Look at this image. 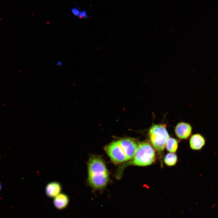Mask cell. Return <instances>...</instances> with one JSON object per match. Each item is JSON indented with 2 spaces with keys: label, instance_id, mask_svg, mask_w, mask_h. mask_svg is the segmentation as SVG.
Masks as SVG:
<instances>
[{
  "label": "cell",
  "instance_id": "obj_15",
  "mask_svg": "<svg viewBox=\"0 0 218 218\" xmlns=\"http://www.w3.org/2000/svg\"><path fill=\"white\" fill-rule=\"evenodd\" d=\"M2 189V185L1 183H0V191Z\"/></svg>",
  "mask_w": 218,
  "mask_h": 218
},
{
  "label": "cell",
  "instance_id": "obj_8",
  "mask_svg": "<svg viewBox=\"0 0 218 218\" xmlns=\"http://www.w3.org/2000/svg\"><path fill=\"white\" fill-rule=\"evenodd\" d=\"M206 140L201 135L197 134L193 135L191 137L190 144L191 148L193 150H200L205 145Z\"/></svg>",
  "mask_w": 218,
  "mask_h": 218
},
{
  "label": "cell",
  "instance_id": "obj_14",
  "mask_svg": "<svg viewBox=\"0 0 218 218\" xmlns=\"http://www.w3.org/2000/svg\"><path fill=\"white\" fill-rule=\"evenodd\" d=\"M62 64V63L61 61H58L56 63V65L58 66H61Z\"/></svg>",
  "mask_w": 218,
  "mask_h": 218
},
{
  "label": "cell",
  "instance_id": "obj_5",
  "mask_svg": "<svg viewBox=\"0 0 218 218\" xmlns=\"http://www.w3.org/2000/svg\"><path fill=\"white\" fill-rule=\"evenodd\" d=\"M124 150L128 160L134 157L137 151L138 145L135 140L131 138H124L119 140Z\"/></svg>",
  "mask_w": 218,
  "mask_h": 218
},
{
  "label": "cell",
  "instance_id": "obj_11",
  "mask_svg": "<svg viewBox=\"0 0 218 218\" xmlns=\"http://www.w3.org/2000/svg\"><path fill=\"white\" fill-rule=\"evenodd\" d=\"M164 161L165 163L168 166H172L174 165L177 161L176 155L173 153H168L165 157Z\"/></svg>",
  "mask_w": 218,
  "mask_h": 218
},
{
  "label": "cell",
  "instance_id": "obj_9",
  "mask_svg": "<svg viewBox=\"0 0 218 218\" xmlns=\"http://www.w3.org/2000/svg\"><path fill=\"white\" fill-rule=\"evenodd\" d=\"M69 198L65 193H60L54 198L53 203L55 207L59 210L65 208L69 202Z\"/></svg>",
  "mask_w": 218,
  "mask_h": 218
},
{
  "label": "cell",
  "instance_id": "obj_4",
  "mask_svg": "<svg viewBox=\"0 0 218 218\" xmlns=\"http://www.w3.org/2000/svg\"><path fill=\"white\" fill-rule=\"evenodd\" d=\"M104 149L111 160L114 163L120 164L128 160L119 140L109 144Z\"/></svg>",
  "mask_w": 218,
  "mask_h": 218
},
{
  "label": "cell",
  "instance_id": "obj_12",
  "mask_svg": "<svg viewBox=\"0 0 218 218\" xmlns=\"http://www.w3.org/2000/svg\"><path fill=\"white\" fill-rule=\"evenodd\" d=\"M87 12L84 11L80 12L79 17L82 18H85L88 17Z\"/></svg>",
  "mask_w": 218,
  "mask_h": 218
},
{
  "label": "cell",
  "instance_id": "obj_7",
  "mask_svg": "<svg viewBox=\"0 0 218 218\" xmlns=\"http://www.w3.org/2000/svg\"><path fill=\"white\" fill-rule=\"evenodd\" d=\"M62 189L61 184L58 182L52 181L48 183L45 189L46 194L50 198H54L61 192Z\"/></svg>",
  "mask_w": 218,
  "mask_h": 218
},
{
  "label": "cell",
  "instance_id": "obj_3",
  "mask_svg": "<svg viewBox=\"0 0 218 218\" xmlns=\"http://www.w3.org/2000/svg\"><path fill=\"white\" fill-rule=\"evenodd\" d=\"M149 136L153 147L157 150H164L167 140L169 137L164 124H155L150 128Z\"/></svg>",
  "mask_w": 218,
  "mask_h": 218
},
{
  "label": "cell",
  "instance_id": "obj_13",
  "mask_svg": "<svg viewBox=\"0 0 218 218\" xmlns=\"http://www.w3.org/2000/svg\"><path fill=\"white\" fill-rule=\"evenodd\" d=\"M73 14L76 16L79 17L80 12L76 8H73L72 10Z\"/></svg>",
  "mask_w": 218,
  "mask_h": 218
},
{
  "label": "cell",
  "instance_id": "obj_2",
  "mask_svg": "<svg viewBox=\"0 0 218 218\" xmlns=\"http://www.w3.org/2000/svg\"><path fill=\"white\" fill-rule=\"evenodd\" d=\"M133 163L140 166L152 164L154 161L155 153L150 144L147 141L141 142L138 144L137 151L134 157Z\"/></svg>",
  "mask_w": 218,
  "mask_h": 218
},
{
  "label": "cell",
  "instance_id": "obj_10",
  "mask_svg": "<svg viewBox=\"0 0 218 218\" xmlns=\"http://www.w3.org/2000/svg\"><path fill=\"white\" fill-rule=\"evenodd\" d=\"M167 149L171 153H174L177 151L178 147L177 140L173 138L169 137L166 144Z\"/></svg>",
  "mask_w": 218,
  "mask_h": 218
},
{
  "label": "cell",
  "instance_id": "obj_1",
  "mask_svg": "<svg viewBox=\"0 0 218 218\" xmlns=\"http://www.w3.org/2000/svg\"><path fill=\"white\" fill-rule=\"evenodd\" d=\"M88 180L94 189L104 187L109 179V174L104 160L97 155L92 156L88 163Z\"/></svg>",
  "mask_w": 218,
  "mask_h": 218
},
{
  "label": "cell",
  "instance_id": "obj_6",
  "mask_svg": "<svg viewBox=\"0 0 218 218\" xmlns=\"http://www.w3.org/2000/svg\"><path fill=\"white\" fill-rule=\"evenodd\" d=\"M192 128L189 124L185 122H180L176 126L175 131L177 136L181 139L188 138L190 135Z\"/></svg>",
  "mask_w": 218,
  "mask_h": 218
}]
</instances>
